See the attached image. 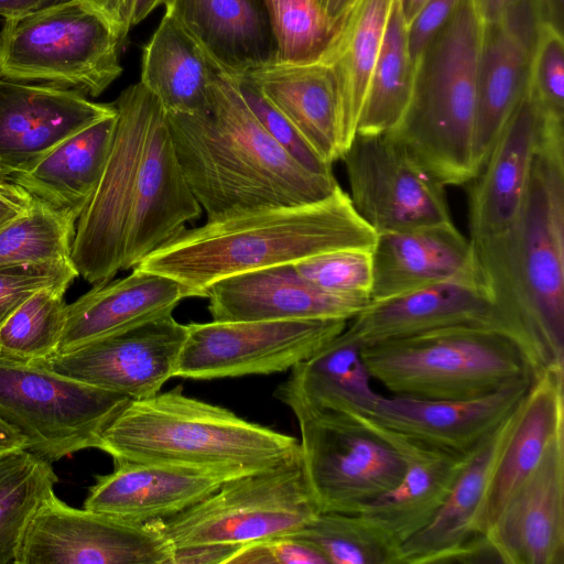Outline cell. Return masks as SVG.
Returning <instances> with one entry per match:
<instances>
[{"label":"cell","mask_w":564,"mask_h":564,"mask_svg":"<svg viewBox=\"0 0 564 564\" xmlns=\"http://www.w3.org/2000/svg\"><path fill=\"white\" fill-rule=\"evenodd\" d=\"M470 243L497 307L539 369L564 366L563 123H541L527 192L512 224Z\"/></svg>","instance_id":"1"},{"label":"cell","mask_w":564,"mask_h":564,"mask_svg":"<svg viewBox=\"0 0 564 564\" xmlns=\"http://www.w3.org/2000/svg\"><path fill=\"white\" fill-rule=\"evenodd\" d=\"M165 118L183 175L207 220L313 203L338 186L334 174L314 173L262 127L237 84L216 72L212 101L197 115Z\"/></svg>","instance_id":"2"},{"label":"cell","mask_w":564,"mask_h":564,"mask_svg":"<svg viewBox=\"0 0 564 564\" xmlns=\"http://www.w3.org/2000/svg\"><path fill=\"white\" fill-rule=\"evenodd\" d=\"M376 239L338 186L313 203L241 212L185 228L134 268L176 281L185 297H206L221 279L337 249L372 250Z\"/></svg>","instance_id":"3"},{"label":"cell","mask_w":564,"mask_h":564,"mask_svg":"<svg viewBox=\"0 0 564 564\" xmlns=\"http://www.w3.org/2000/svg\"><path fill=\"white\" fill-rule=\"evenodd\" d=\"M113 460L159 463L232 479L300 456L297 438L192 397L181 386L130 400L102 432Z\"/></svg>","instance_id":"4"},{"label":"cell","mask_w":564,"mask_h":564,"mask_svg":"<svg viewBox=\"0 0 564 564\" xmlns=\"http://www.w3.org/2000/svg\"><path fill=\"white\" fill-rule=\"evenodd\" d=\"M482 21L474 0H462L414 64L409 106L391 131L441 184L475 176L477 67Z\"/></svg>","instance_id":"5"},{"label":"cell","mask_w":564,"mask_h":564,"mask_svg":"<svg viewBox=\"0 0 564 564\" xmlns=\"http://www.w3.org/2000/svg\"><path fill=\"white\" fill-rule=\"evenodd\" d=\"M371 377L393 395L470 400L539 375L522 338L495 324H464L360 349Z\"/></svg>","instance_id":"6"},{"label":"cell","mask_w":564,"mask_h":564,"mask_svg":"<svg viewBox=\"0 0 564 564\" xmlns=\"http://www.w3.org/2000/svg\"><path fill=\"white\" fill-rule=\"evenodd\" d=\"M123 39L86 0H65L7 19L0 32V77L98 97L122 73Z\"/></svg>","instance_id":"7"},{"label":"cell","mask_w":564,"mask_h":564,"mask_svg":"<svg viewBox=\"0 0 564 564\" xmlns=\"http://www.w3.org/2000/svg\"><path fill=\"white\" fill-rule=\"evenodd\" d=\"M285 405L297 420L303 476L318 512L357 513L403 477V457L366 420Z\"/></svg>","instance_id":"8"},{"label":"cell","mask_w":564,"mask_h":564,"mask_svg":"<svg viewBox=\"0 0 564 564\" xmlns=\"http://www.w3.org/2000/svg\"><path fill=\"white\" fill-rule=\"evenodd\" d=\"M318 513L300 456L282 465L225 481L184 511L154 520L173 549L236 544L290 535Z\"/></svg>","instance_id":"9"},{"label":"cell","mask_w":564,"mask_h":564,"mask_svg":"<svg viewBox=\"0 0 564 564\" xmlns=\"http://www.w3.org/2000/svg\"><path fill=\"white\" fill-rule=\"evenodd\" d=\"M130 399L34 364L0 358V419L25 442V449L57 462L100 436Z\"/></svg>","instance_id":"10"},{"label":"cell","mask_w":564,"mask_h":564,"mask_svg":"<svg viewBox=\"0 0 564 564\" xmlns=\"http://www.w3.org/2000/svg\"><path fill=\"white\" fill-rule=\"evenodd\" d=\"M113 104L112 147L97 188L77 220L70 249L78 276L91 284L122 271L142 142L159 100L139 82L122 90Z\"/></svg>","instance_id":"11"},{"label":"cell","mask_w":564,"mask_h":564,"mask_svg":"<svg viewBox=\"0 0 564 564\" xmlns=\"http://www.w3.org/2000/svg\"><path fill=\"white\" fill-rule=\"evenodd\" d=\"M345 319L236 321L187 324L174 377L195 380L291 370L346 327Z\"/></svg>","instance_id":"12"},{"label":"cell","mask_w":564,"mask_h":564,"mask_svg":"<svg viewBox=\"0 0 564 564\" xmlns=\"http://www.w3.org/2000/svg\"><path fill=\"white\" fill-rule=\"evenodd\" d=\"M339 160L349 198L377 232L453 223L445 186L392 133H355Z\"/></svg>","instance_id":"13"},{"label":"cell","mask_w":564,"mask_h":564,"mask_svg":"<svg viewBox=\"0 0 564 564\" xmlns=\"http://www.w3.org/2000/svg\"><path fill=\"white\" fill-rule=\"evenodd\" d=\"M173 551L155 521L77 509L52 492L28 525L18 564H172Z\"/></svg>","instance_id":"14"},{"label":"cell","mask_w":564,"mask_h":564,"mask_svg":"<svg viewBox=\"0 0 564 564\" xmlns=\"http://www.w3.org/2000/svg\"><path fill=\"white\" fill-rule=\"evenodd\" d=\"M186 335L187 326L169 313L30 364L141 400L174 377Z\"/></svg>","instance_id":"15"},{"label":"cell","mask_w":564,"mask_h":564,"mask_svg":"<svg viewBox=\"0 0 564 564\" xmlns=\"http://www.w3.org/2000/svg\"><path fill=\"white\" fill-rule=\"evenodd\" d=\"M525 398L469 456L430 523L397 550L394 564L497 561L486 539L489 489Z\"/></svg>","instance_id":"16"},{"label":"cell","mask_w":564,"mask_h":564,"mask_svg":"<svg viewBox=\"0 0 564 564\" xmlns=\"http://www.w3.org/2000/svg\"><path fill=\"white\" fill-rule=\"evenodd\" d=\"M464 324L500 325L520 336L497 307L476 260L470 269L443 282L395 297L371 301L348 321L338 337L361 349L384 340Z\"/></svg>","instance_id":"17"},{"label":"cell","mask_w":564,"mask_h":564,"mask_svg":"<svg viewBox=\"0 0 564 564\" xmlns=\"http://www.w3.org/2000/svg\"><path fill=\"white\" fill-rule=\"evenodd\" d=\"M117 112L65 87L0 77V180L28 170L58 143Z\"/></svg>","instance_id":"18"},{"label":"cell","mask_w":564,"mask_h":564,"mask_svg":"<svg viewBox=\"0 0 564 564\" xmlns=\"http://www.w3.org/2000/svg\"><path fill=\"white\" fill-rule=\"evenodd\" d=\"M202 214L181 170L165 111L159 102L142 142L122 270H132Z\"/></svg>","instance_id":"19"},{"label":"cell","mask_w":564,"mask_h":564,"mask_svg":"<svg viewBox=\"0 0 564 564\" xmlns=\"http://www.w3.org/2000/svg\"><path fill=\"white\" fill-rule=\"evenodd\" d=\"M498 562L564 564V429L486 533Z\"/></svg>","instance_id":"20"},{"label":"cell","mask_w":564,"mask_h":564,"mask_svg":"<svg viewBox=\"0 0 564 564\" xmlns=\"http://www.w3.org/2000/svg\"><path fill=\"white\" fill-rule=\"evenodd\" d=\"M533 378L521 379L470 400H425L381 395L365 415L372 423L430 447L468 456L528 394Z\"/></svg>","instance_id":"21"},{"label":"cell","mask_w":564,"mask_h":564,"mask_svg":"<svg viewBox=\"0 0 564 564\" xmlns=\"http://www.w3.org/2000/svg\"><path fill=\"white\" fill-rule=\"evenodd\" d=\"M538 26L532 0H521L500 19L482 22L474 137L476 174L527 93Z\"/></svg>","instance_id":"22"},{"label":"cell","mask_w":564,"mask_h":564,"mask_svg":"<svg viewBox=\"0 0 564 564\" xmlns=\"http://www.w3.org/2000/svg\"><path fill=\"white\" fill-rule=\"evenodd\" d=\"M213 321L345 319L371 300L326 292L305 280L294 263L268 267L215 282L207 290Z\"/></svg>","instance_id":"23"},{"label":"cell","mask_w":564,"mask_h":564,"mask_svg":"<svg viewBox=\"0 0 564 564\" xmlns=\"http://www.w3.org/2000/svg\"><path fill=\"white\" fill-rule=\"evenodd\" d=\"M365 420L405 463L399 484L357 512L393 551L395 560L397 550L433 519L471 454L453 455Z\"/></svg>","instance_id":"24"},{"label":"cell","mask_w":564,"mask_h":564,"mask_svg":"<svg viewBox=\"0 0 564 564\" xmlns=\"http://www.w3.org/2000/svg\"><path fill=\"white\" fill-rule=\"evenodd\" d=\"M540 130L541 116L525 93L481 169L468 183L470 241L496 237L516 219L527 192Z\"/></svg>","instance_id":"25"},{"label":"cell","mask_w":564,"mask_h":564,"mask_svg":"<svg viewBox=\"0 0 564 564\" xmlns=\"http://www.w3.org/2000/svg\"><path fill=\"white\" fill-rule=\"evenodd\" d=\"M98 475L83 508L147 523L173 517L216 491L228 478L159 463L113 460Z\"/></svg>","instance_id":"26"},{"label":"cell","mask_w":564,"mask_h":564,"mask_svg":"<svg viewBox=\"0 0 564 564\" xmlns=\"http://www.w3.org/2000/svg\"><path fill=\"white\" fill-rule=\"evenodd\" d=\"M164 7L217 73L235 78L274 63L261 0H165Z\"/></svg>","instance_id":"27"},{"label":"cell","mask_w":564,"mask_h":564,"mask_svg":"<svg viewBox=\"0 0 564 564\" xmlns=\"http://www.w3.org/2000/svg\"><path fill=\"white\" fill-rule=\"evenodd\" d=\"M475 264L473 247L454 223L377 234L372 249L371 301L403 295Z\"/></svg>","instance_id":"28"},{"label":"cell","mask_w":564,"mask_h":564,"mask_svg":"<svg viewBox=\"0 0 564 564\" xmlns=\"http://www.w3.org/2000/svg\"><path fill=\"white\" fill-rule=\"evenodd\" d=\"M186 299L174 280L133 268L127 276L94 284L72 304L56 352L116 334L144 321L173 313Z\"/></svg>","instance_id":"29"},{"label":"cell","mask_w":564,"mask_h":564,"mask_svg":"<svg viewBox=\"0 0 564 564\" xmlns=\"http://www.w3.org/2000/svg\"><path fill=\"white\" fill-rule=\"evenodd\" d=\"M116 127L117 112L68 137L9 181L77 221L100 181Z\"/></svg>","instance_id":"30"},{"label":"cell","mask_w":564,"mask_h":564,"mask_svg":"<svg viewBox=\"0 0 564 564\" xmlns=\"http://www.w3.org/2000/svg\"><path fill=\"white\" fill-rule=\"evenodd\" d=\"M327 163L339 160L334 76L319 61L271 63L246 75Z\"/></svg>","instance_id":"31"},{"label":"cell","mask_w":564,"mask_h":564,"mask_svg":"<svg viewBox=\"0 0 564 564\" xmlns=\"http://www.w3.org/2000/svg\"><path fill=\"white\" fill-rule=\"evenodd\" d=\"M394 0H358L319 57L334 76L337 93L339 159L356 127Z\"/></svg>","instance_id":"32"},{"label":"cell","mask_w":564,"mask_h":564,"mask_svg":"<svg viewBox=\"0 0 564 564\" xmlns=\"http://www.w3.org/2000/svg\"><path fill=\"white\" fill-rule=\"evenodd\" d=\"M216 70L203 52L167 13L143 46L140 83L166 113L208 110Z\"/></svg>","instance_id":"33"},{"label":"cell","mask_w":564,"mask_h":564,"mask_svg":"<svg viewBox=\"0 0 564 564\" xmlns=\"http://www.w3.org/2000/svg\"><path fill=\"white\" fill-rule=\"evenodd\" d=\"M562 429L564 366H555L533 379L519 422L497 465L488 496L487 531Z\"/></svg>","instance_id":"34"},{"label":"cell","mask_w":564,"mask_h":564,"mask_svg":"<svg viewBox=\"0 0 564 564\" xmlns=\"http://www.w3.org/2000/svg\"><path fill=\"white\" fill-rule=\"evenodd\" d=\"M370 379L360 348L337 335L294 366L274 394L284 404L300 402L351 416L365 415L381 397L371 388Z\"/></svg>","instance_id":"35"},{"label":"cell","mask_w":564,"mask_h":564,"mask_svg":"<svg viewBox=\"0 0 564 564\" xmlns=\"http://www.w3.org/2000/svg\"><path fill=\"white\" fill-rule=\"evenodd\" d=\"M414 64L408 47V28L398 0L393 1L382 45L370 75L356 133L393 131L409 106Z\"/></svg>","instance_id":"36"},{"label":"cell","mask_w":564,"mask_h":564,"mask_svg":"<svg viewBox=\"0 0 564 564\" xmlns=\"http://www.w3.org/2000/svg\"><path fill=\"white\" fill-rule=\"evenodd\" d=\"M58 478L25 448L0 453V564H18L28 525Z\"/></svg>","instance_id":"37"},{"label":"cell","mask_w":564,"mask_h":564,"mask_svg":"<svg viewBox=\"0 0 564 564\" xmlns=\"http://www.w3.org/2000/svg\"><path fill=\"white\" fill-rule=\"evenodd\" d=\"M68 286H47L25 299L0 328V358L30 364L57 351L66 323Z\"/></svg>","instance_id":"38"},{"label":"cell","mask_w":564,"mask_h":564,"mask_svg":"<svg viewBox=\"0 0 564 564\" xmlns=\"http://www.w3.org/2000/svg\"><path fill=\"white\" fill-rule=\"evenodd\" d=\"M76 224L33 198L29 209L0 228V268L72 261Z\"/></svg>","instance_id":"39"},{"label":"cell","mask_w":564,"mask_h":564,"mask_svg":"<svg viewBox=\"0 0 564 564\" xmlns=\"http://www.w3.org/2000/svg\"><path fill=\"white\" fill-rule=\"evenodd\" d=\"M269 18L274 63L318 61L339 28L332 25L315 0H261Z\"/></svg>","instance_id":"40"},{"label":"cell","mask_w":564,"mask_h":564,"mask_svg":"<svg viewBox=\"0 0 564 564\" xmlns=\"http://www.w3.org/2000/svg\"><path fill=\"white\" fill-rule=\"evenodd\" d=\"M290 535L314 546L327 564H394L393 551L357 513L318 512Z\"/></svg>","instance_id":"41"},{"label":"cell","mask_w":564,"mask_h":564,"mask_svg":"<svg viewBox=\"0 0 564 564\" xmlns=\"http://www.w3.org/2000/svg\"><path fill=\"white\" fill-rule=\"evenodd\" d=\"M294 267L305 280L326 292L370 299L372 250H332L299 261Z\"/></svg>","instance_id":"42"},{"label":"cell","mask_w":564,"mask_h":564,"mask_svg":"<svg viewBox=\"0 0 564 564\" xmlns=\"http://www.w3.org/2000/svg\"><path fill=\"white\" fill-rule=\"evenodd\" d=\"M539 24L531 57L528 96L544 119L564 120V40Z\"/></svg>","instance_id":"43"},{"label":"cell","mask_w":564,"mask_h":564,"mask_svg":"<svg viewBox=\"0 0 564 564\" xmlns=\"http://www.w3.org/2000/svg\"><path fill=\"white\" fill-rule=\"evenodd\" d=\"M232 79L258 121L291 156L314 173L334 174L333 165L325 162L312 149L294 126L263 96L252 82L245 76Z\"/></svg>","instance_id":"44"},{"label":"cell","mask_w":564,"mask_h":564,"mask_svg":"<svg viewBox=\"0 0 564 564\" xmlns=\"http://www.w3.org/2000/svg\"><path fill=\"white\" fill-rule=\"evenodd\" d=\"M77 276L72 261L0 268V328L31 294L47 286H69Z\"/></svg>","instance_id":"45"},{"label":"cell","mask_w":564,"mask_h":564,"mask_svg":"<svg viewBox=\"0 0 564 564\" xmlns=\"http://www.w3.org/2000/svg\"><path fill=\"white\" fill-rule=\"evenodd\" d=\"M227 564H327L310 543L281 535L240 545Z\"/></svg>","instance_id":"46"},{"label":"cell","mask_w":564,"mask_h":564,"mask_svg":"<svg viewBox=\"0 0 564 564\" xmlns=\"http://www.w3.org/2000/svg\"><path fill=\"white\" fill-rule=\"evenodd\" d=\"M462 0H426L408 26V47L413 64L429 42L449 20Z\"/></svg>","instance_id":"47"},{"label":"cell","mask_w":564,"mask_h":564,"mask_svg":"<svg viewBox=\"0 0 564 564\" xmlns=\"http://www.w3.org/2000/svg\"><path fill=\"white\" fill-rule=\"evenodd\" d=\"M239 546L236 544H205L177 547L173 551L172 564H227Z\"/></svg>","instance_id":"48"},{"label":"cell","mask_w":564,"mask_h":564,"mask_svg":"<svg viewBox=\"0 0 564 564\" xmlns=\"http://www.w3.org/2000/svg\"><path fill=\"white\" fill-rule=\"evenodd\" d=\"M33 198L11 181L0 180V228L23 214Z\"/></svg>","instance_id":"49"},{"label":"cell","mask_w":564,"mask_h":564,"mask_svg":"<svg viewBox=\"0 0 564 564\" xmlns=\"http://www.w3.org/2000/svg\"><path fill=\"white\" fill-rule=\"evenodd\" d=\"M539 24L564 34V0H532Z\"/></svg>","instance_id":"50"},{"label":"cell","mask_w":564,"mask_h":564,"mask_svg":"<svg viewBox=\"0 0 564 564\" xmlns=\"http://www.w3.org/2000/svg\"><path fill=\"white\" fill-rule=\"evenodd\" d=\"M65 0H0V17L12 19Z\"/></svg>","instance_id":"51"},{"label":"cell","mask_w":564,"mask_h":564,"mask_svg":"<svg viewBox=\"0 0 564 564\" xmlns=\"http://www.w3.org/2000/svg\"><path fill=\"white\" fill-rule=\"evenodd\" d=\"M165 0H124V24L130 29L148 18L158 7L164 4Z\"/></svg>","instance_id":"52"},{"label":"cell","mask_w":564,"mask_h":564,"mask_svg":"<svg viewBox=\"0 0 564 564\" xmlns=\"http://www.w3.org/2000/svg\"><path fill=\"white\" fill-rule=\"evenodd\" d=\"M357 1L358 0H315L324 17L335 28H340Z\"/></svg>","instance_id":"53"},{"label":"cell","mask_w":564,"mask_h":564,"mask_svg":"<svg viewBox=\"0 0 564 564\" xmlns=\"http://www.w3.org/2000/svg\"><path fill=\"white\" fill-rule=\"evenodd\" d=\"M521 0H474L484 23L500 19L511 7Z\"/></svg>","instance_id":"54"},{"label":"cell","mask_w":564,"mask_h":564,"mask_svg":"<svg viewBox=\"0 0 564 564\" xmlns=\"http://www.w3.org/2000/svg\"><path fill=\"white\" fill-rule=\"evenodd\" d=\"M108 17L119 29L123 41L127 39L128 31L124 24V0H86Z\"/></svg>","instance_id":"55"},{"label":"cell","mask_w":564,"mask_h":564,"mask_svg":"<svg viewBox=\"0 0 564 564\" xmlns=\"http://www.w3.org/2000/svg\"><path fill=\"white\" fill-rule=\"evenodd\" d=\"M17 448H25L24 438L0 419V453Z\"/></svg>","instance_id":"56"},{"label":"cell","mask_w":564,"mask_h":564,"mask_svg":"<svg viewBox=\"0 0 564 564\" xmlns=\"http://www.w3.org/2000/svg\"><path fill=\"white\" fill-rule=\"evenodd\" d=\"M425 1L426 0H398L399 8L406 28L412 22Z\"/></svg>","instance_id":"57"}]
</instances>
